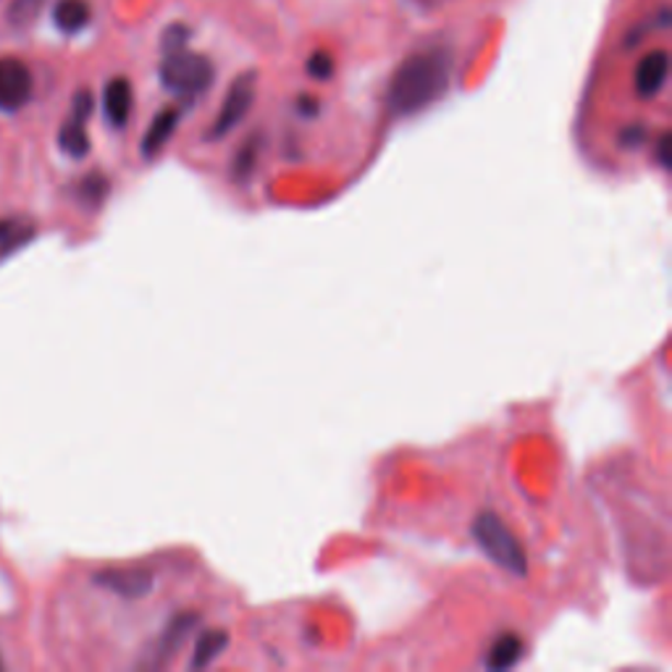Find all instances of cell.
Instances as JSON below:
<instances>
[{
  "label": "cell",
  "instance_id": "cell-1",
  "mask_svg": "<svg viewBox=\"0 0 672 672\" xmlns=\"http://www.w3.org/2000/svg\"><path fill=\"white\" fill-rule=\"evenodd\" d=\"M452 82V53L444 48H429L412 53L399 64L386 92V103L395 116H415L434 105Z\"/></svg>",
  "mask_w": 672,
  "mask_h": 672
},
{
  "label": "cell",
  "instance_id": "cell-2",
  "mask_svg": "<svg viewBox=\"0 0 672 672\" xmlns=\"http://www.w3.org/2000/svg\"><path fill=\"white\" fill-rule=\"evenodd\" d=\"M474 538L478 542V547L486 551V557H489L491 562H497L499 568L517 578L528 576V557H525L521 542H517L515 534L504 525L497 512L483 510L481 515L476 517Z\"/></svg>",
  "mask_w": 672,
  "mask_h": 672
},
{
  "label": "cell",
  "instance_id": "cell-3",
  "mask_svg": "<svg viewBox=\"0 0 672 672\" xmlns=\"http://www.w3.org/2000/svg\"><path fill=\"white\" fill-rule=\"evenodd\" d=\"M158 77H161L163 90L174 92L176 98L195 100L203 95V92L210 90L216 71H213V64L208 58L184 48L176 53H166L161 69H158Z\"/></svg>",
  "mask_w": 672,
  "mask_h": 672
},
{
  "label": "cell",
  "instance_id": "cell-4",
  "mask_svg": "<svg viewBox=\"0 0 672 672\" xmlns=\"http://www.w3.org/2000/svg\"><path fill=\"white\" fill-rule=\"evenodd\" d=\"M255 90H258L255 71H242V75L231 82V88L226 90V98L221 109H218L216 122L210 126L208 139H224L229 132H235L237 126L244 122L252 103H255Z\"/></svg>",
  "mask_w": 672,
  "mask_h": 672
},
{
  "label": "cell",
  "instance_id": "cell-5",
  "mask_svg": "<svg viewBox=\"0 0 672 672\" xmlns=\"http://www.w3.org/2000/svg\"><path fill=\"white\" fill-rule=\"evenodd\" d=\"M32 90L35 82H32L30 66L19 58H0V111H22L32 100Z\"/></svg>",
  "mask_w": 672,
  "mask_h": 672
},
{
  "label": "cell",
  "instance_id": "cell-6",
  "mask_svg": "<svg viewBox=\"0 0 672 672\" xmlns=\"http://www.w3.org/2000/svg\"><path fill=\"white\" fill-rule=\"evenodd\" d=\"M92 95L88 90L77 92L75 103H71V116L66 118L61 126V135H58V145H61V150L69 158H84L90 152V137L88 129H84V124H88V118L92 116Z\"/></svg>",
  "mask_w": 672,
  "mask_h": 672
},
{
  "label": "cell",
  "instance_id": "cell-7",
  "mask_svg": "<svg viewBox=\"0 0 672 672\" xmlns=\"http://www.w3.org/2000/svg\"><path fill=\"white\" fill-rule=\"evenodd\" d=\"M95 583L100 589L111 591V594L122 599H143L152 591V578L150 570L145 568H126V570H103L95 576Z\"/></svg>",
  "mask_w": 672,
  "mask_h": 672
},
{
  "label": "cell",
  "instance_id": "cell-8",
  "mask_svg": "<svg viewBox=\"0 0 672 672\" xmlns=\"http://www.w3.org/2000/svg\"><path fill=\"white\" fill-rule=\"evenodd\" d=\"M670 77V53L668 50H651L636 66L634 88L638 98H657L668 84Z\"/></svg>",
  "mask_w": 672,
  "mask_h": 672
},
{
  "label": "cell",
  "instance_id": "cell-9",
  "mask_svg": "<svg viewBox=\"0 0 672 672\" xmlns=\"http://www.w3.org/2000/svg\"><path fill=\"white\" fill-rule=\"evenodd\" d=\"M200 625L197 612H179L169 620V625L163 628L161 638L156 643V664L163 668L166 662H171L176 657V651L187 643V638L195 634V628Z\"/></svg>",
  "mask_w": 672,
  "mask_h": 672
},
{
  "label": "cell",
  "instance_id": "cell-10",
  "mask_svg": "<svg viewBox=\"0 0 672 672\" xmlns=\"http://www.w3.org/2000/svg\"><path fill=\"white\" fill-rule=\"evenodd\" d=\"M132 109H135V92H132L129 79H111L103 90V111L113 129H124L129 124Z\"/></svg>",
  "mask_w": 672,
  "mask_h": 672
},
{
  "label": "cell",
  "instance_id": "cell-11",
  "mask_svg": "<svg viewBox=\"0 0 672 672\" xmlns=\"http://www.w3.org/2000/svg\"><path fill=\"white\" fill-rule=\"evenodd\" d=\"M179 118H182V111H179V109H163L156 118H152V124L148 126V132H145V137H143V156L145 158L158 156V152L166 148V143L174 137Z\"/></svg>",
  "mask_w": 672,
  "mask_h": 672
},
{
  "label": "cell",
  "instance_id": "cell-12",
  "mask_svg": "<svg viewBox=\"0 0 672 672\" xmlns=\"http://www.w3.org/2000/svg\"><path fill=\"white\" fill-rule=\"evenodd\" d=\"M229 641L231 638L224 628H210V630H205V634H200V638L195 641V649H192L190 668L192 670L210 668V664L224 654L226 647H229Z\"/></svg>",
  "mask_w": 672,
  "mask_h": 672
},
{
  "label": "cell",
  "instance_id": "cell-13",
  "mask_svg": "<svg viewBox=\"0 0 672 672\" xmlns=\"http://www.w3.org/2000/svg\"><path fill=\"white\" fill-rule=\"evenodd\" d=\"M92 9L88 0H58L56 9H53V22L66 35H77L84 26L90 24Z\"/></svg>",
  "mask_w": 672,
  "mask_h": 672
},
{
  "label": "cell",
  "instance_id": "cell-14",
  "mask_svg": "<svg viewBox=\"0 0 672 672\" xmlns=\"http://www.w3.org/2000/svg\"><path fill=\"white\" fill-rule=\"evenodd\" d=\"M523 651H525V647H523V638L521 636H517V634H502L494 643H491L489 654H486V668L494 670V672L515 668V664L521 662Z\"/></svg>",
  "mask_w": 672,
  "mask_h": 672
},
{
  "label": "cell",
  "instance_id": "cell-15",
  "mask_svg": "<svg viewBox=\"0 0 672 672\" xmlns=\"http://www.w3.org/2000/svg\"><path fill=\"white\" fill-rule=\"evenodd\" d=\"M32 237H35V224L22 218H0V261L24 248Z\"/></svg>",
  "mask_w": 672,
  "mask_h": 672
},
{
  "label": "cell",
  "instance_id": "cell-16",
  "mask_svg": "<svg viewBox=\"0 0 672 672\" xmlns=\"http://www.w3.org/2000/svg\"><path fill=\"white\" fill-rule=\"evenodd\" d=\"M261 137H250L248 143L242 145V150L237 152L235 166H231V174H235L237 182H244V179L252 176V171H255L258 156H261Z\"/></svg>",
  "mask_w": 672,
  "mask_h": 672
},
{
  "label": "cell",
  "instance_id": "cell-17",
  "mask_svg": "<svg viewBox=\"0 0 672 672\" xmlns=\"http://www.w3.org/2000/svg\"><path fill=\"white\" fill-rule=\"evenodd\" d=\"M48 0H11L9 5V22L16 26V30H24V26L35 24L39 11L45 9Z\"/></svg>",
  "mask_w": 672,
  "mask_h": 672
},
{
  "label": "cell",
  "instance_id": "cell-18",
  "mask_svg": "<svg viewBox=\"0 0 672 672\" xmlns=\"http://www.w3.org/2000/svg\"><path fill=\"white\" fill-rule=\"evenodd\" d=\"M109 190H111V184H109V179L105 176H100V174H90L88 179H84L82 184H79V200H82V205H88V208H100V205H103V200L109 197Z\"/></svg>",
  "mask_w": 672,
  "mask_h": 672
},
{
  "label": "cell",
  "instance_id": "cell-19",
  "mask_svg": "<svg viewBox=\"0 0 672 672\" xmlns=\"http://www.w3.org/2000/svg\"><path fill=\"white\" fill-rule=\"evenodd\" d=\"M192 37V30L187 24H171L166 26L163 37H161V48H163V56L166 53H176V50H184L187 48Z\"/></svg>",
  "mask_w": 672,
  "mask_h": 672
},
{
  "label": "cell",
  "instance_id": "cell-20",
  "mask_svg": "<svg viewBox=\"0 0 672 672\" xmlns=\"http://www.w3.org/2000/svg\"><path fill=\"white\" fill-rule=\"evenodd\" d=\"M308 75L318 82H329L331 75H334V58L326 50H316L308 58Z\"/></svg>",
  "mask_w": 672,
  "mask_h": 672
},
{
  "label": "cell",
  "instance_id": "cell-21",
  "mask_svg": "<svg viewBox=\"0 0 672 672\" xmlns=\"http://www.w3.org/2000/svg\"><path fill=\"white\" fill-rule=\"evenodd\" d=\"M623 148H641L643 143H647V129L643 126H630V129H625L620 135Z\"/></svg>",
  "mask_w": 672,
  "mask_h": 672
},
{
  "label": "cell",
  "instance_id": "cell-22",
  "mask_svg": "<svg viewBox=\"0 0 672 672\" xmlns=\"http://www.w3.org/2000/svg\"><path fill=\"white\" fill-rule=\"evenodd\" d=\"M657 158H660V166L664 171H670V135L664 132L660 137V143H657Z\"/></svg>",
  "mask_w": 672,
  "mask_h": 672
},
{
  "label": "cell",
  "instance_id": "cell-23",
  "mask_svg": "<svg viewBox=\"0 0 672 672\" xmlns=\"http://www.w3.org/2000/svg\"><path fill=\"white\" fill-rule=\"evenodd\" d=\"M297 111L303 113V116H308V118H312L318 113V100L316 98H310V95H299V100H297Z\"/></svg>",
  "mask_w": 672,
  "mask_h": 672
},
{
  "label": "cell",
  "instance_id": "cell-24",
  "mask_svg": "<svg viewBox=\"0 0 672 672\" xmlns=\"http://www.w3.org/2000/svg\"><path fill=\"white\" fill-rule=\"evenodd\" d=\"M421 3H431V0H421Z\"/></svg>",
  "mask_w": 672,
  "mask_h": 672
},
{
  "label": "cell",
  "instance_id": "cell-25",
  "mask_svg": "<svg viewBox=\"0 0 672 672\" xmlns=\"http://www.w3.org/2000/svg\"><path fill=\"white\" fill-rule=\"evenodd\" d=\"M0 670H3V662H0Z\"/></svg>",
  "mask_w": 672,
  "mask_h": 672
}]
</instances>
